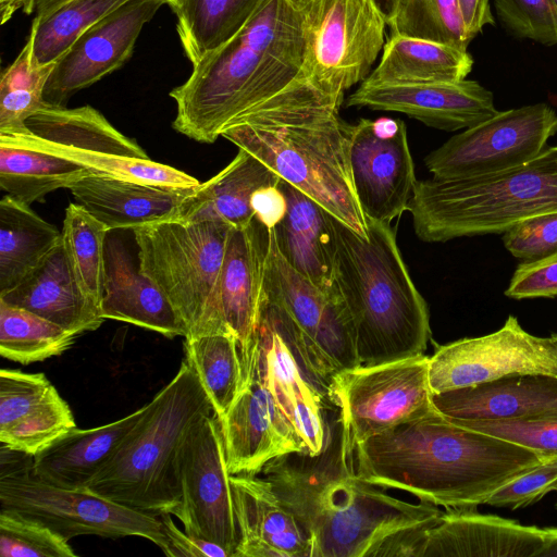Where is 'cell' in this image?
<instances>
[{
	"instance_id": "cell-1",
	"label": "cell",
	"mask_w": 557,
	"mask_h": 557,
	"mask_svg": "<svg viewBox=\"0 0 557 557\" xmlns=\"http://www.w3.org/2000/svg\"><path fill=\"white\" fill-rule=\"evenodd\" d=\"M354 450L335 409L318 455L281 456L260 474L304 529L310 557H417L442 510L393 497L362 480Z\"/></svg>"
},
{
	"instance_id": "cell-2",
	"label": "cell",
	"mask_w": 557,
	"mask_h": 557,
	"mask_svg": "<svg viewBox=\"0 0 557 557\" xmlns=\"http://www.w3.org/2000/svg\"><path fill=\"white\" fill-rule=\"evenodd\" d=\"M362 480L407 492L420 502L476 508L544 461L525 447L457 425L436 410L355 446Z\"/></svg>"
},
{
	"instance_id": "cell-3",
	"label": "cell",
	"mask_w": 557,
	"mask_h": 557,
	"mask_svg": "<svg viewBox=\"0 0 557 557\" xmlns=\"http://www.w3.org/2000/svg\"><path fill=\"white\" fill-rule=\"evenodd\" d=\"M344 96L325 92L302 74L233 120L221 133L335 219L367 236L349 164L351 125L339 116Z\"/></svg>"
},
{
	"instance_id": "cell-4",
	"label": "cell",
	"mask_w": 557,
	"mask_h": 557,
	"mask_svg": "<svg viewBox=\"0 0 557 557\" xmlns=\"http://www.w3.org/2000/svg\"><path fill=\"white\" fill-rule=\"evenodd\" d=\"M304 37L294 0H270L232 40L193 66L170 97L173 128L212 144L237 116L301 74Z\"/></svg>"
},
{
	"instance_id": "cell-5",
	"label": "cell",
	"mask_w": 557,
	"mask_h": 557,
	"mask_svg": "<svg viewBox=\"0 0 557 557\" xmlns=\"http://www.w3.org/2000/svg\"><path fill=\"white\" fill-rule=\"evenodd\" d=\"M336 285L351 321L360 366L424 355L430 313L391 224L367 219L363 237L334 218Z\"/></svg>"
},
{
	"instance_id": "cell-6",
	"label": "cell",
	"mask_w": 557,
	"mask_h": 557,
	"mask_svg": "<svg viewBox=\"0 0 557 557\" xmlns=\"http://www.w3.org/2000/svg\"><path fill=\"white\" fill-rule=\"evenodd\" d=\"M408 211L416 235L426 243L504 234L527 219L557 212V145L497 174L418 181Z\"/></svg>"
},
{
	"instance_id": "cell-7",
	"label": "cell",
	"mask_w": 557,
	"mask_h": 557,
	"mask_svg": "<svg viewBox=\"0 0 557 557\" xmlns=\"http://www.w3.org/2000/svg\"><path fill=\"white\" fill-rule=\"evenodd\" d=\"M211 412L196 371L183 360L172 380L150 400L136 433L86 488L150 515H173L181 502L175 469L178 445L190 425Z\"/></svg>"
},
{
	"instance_id": "cell-8",
	"label": "cell",
	"mask_w": 557,
	"mask_h": 557,
	"mask_svg": "<svg viewBox=\"0 0 557 557\" xmlns=\"http://www.w3.org/2000/svg\"><path fill=\"white\" fill-rule=\"evenodd\" d=\"M231 227L172 218L132 228L140 270L172 306L185 326V338L231 332L220 306Z\"/></svg>"
},
{
	"instance_id": "cell-9",
	"label": "cell",
	"mask_w": 557,
	"mask_h": 557,
	"mask_svg": "<svg viewBox=\"0 0 557 557\" xmlns=\"http://www.w3.org/2000/svg\"><path fill=\"white\" fill-rule=\"evenodd\" d=\"M335 373L290 314L264 290L245 384L255 377L270 392L312 456L322 450L330 411L336 409L330 395Z\"/></svg>"
},
{
	"instance_id": "cell-10",
	"label": "cell",
	"mask_w": 557,
	"mask_h": 557,
	"mask_svg": "<svg viewBox=\"0 0 557 557\" xmlns=\"http://www.w3.org/2000/svg\"><path fill=\"white\" fill-rule=\"evenodd\" d=\"M0 135L72 161L91 173L174 188L200 185L194 176L151 160L134 139L90 106L69 109L45 102L25 121L24 131Z\"/></svg>"
},
{
	"instance_id": "cell-11",
	"label": "cell",
	"mask_w": 557,
	"mask_h": 557,
	"mask_svg": "<svg viewBox=\"0 0 557 557\" xmlns=\"http://www.w3.org/2000/svg\"><path fill=\"white\" fill-rule=\"evenodd\" d=\"M33 456L1 445L0 508L47 524L70 541L78 535L139 536L162 552L168 542L158 516L99 496L87 488L50 484L33 471Z\"/></svg>"
},
{
	"instance_id": "cell-12",
	"label": "cell",
	"mask_w": 557,
	"mask_h": 557,
	"mask_svg": "<svg viewBox=\"0 0 557 557\" xmlns=\"http://www.w3.org/2000/svg\"><path fill=\"white\" fill-rule=\"evenodd\" d=\"M301 21V74L344 96L362 83L383 49L387 23L373 0H294Z\"/></svg>"
},
{
	"instance_id": "cell-13",
	"label": "cell",
	"mask_w": 557,
	"mask_h": 557,
	"mask_svg": "<svg viewBox=\"0 0 557 557\" xmlns=\"http://www.w3.org/2000/svg\"><path fill=\"white\" fill-rule=\"evenodd\" d=\"M429 357L358 366L336 372L330 395L355 446L435 409L428 379Z\"/></svg>"
},
{
	"instance_id": "cell-14",
	"label": "cell",
	"mask_w": 557,
	"mask_h": 557,
	"mask_svg": "<svg viewBox=\"0 0 557 557\" xmlns=\"http://www.w3.org/2000/svg\"><path fill=\"white\" fill-rule=\"evenodd\" d=\"M556 133L557 113L547 103L498 111L450 137L424 163L438 180L493 175L537 157Z\"/></svg>"
},
{
	"instance_id": "cell-15",
	"label": "cell",
	"mask_w": 557,
	"mask_h": 557,
	"mask_svg": "<svg viewBox=\"0 0 557 557\" xmlns=\"http://www.w3.org/2000/svg\"><path fill=\"white\" fill-rule=\"evenodd\" d=\"M175 469L181 502L173 515L186 533L220 545L233 557L238 529L221 422L214 411L187 430L176 451Z\"/></svg>"
},
{
	"instance_id": "cell-16",
	"label": "cell",
	"mask_w": 557,
	"mask_h": 557,
	"mask_svg": "<svg viewBox=\"0 0 557 557\" xmlns=\"http://www.w3.org/2000/svg\"><path fill=\"white\" fill-rule=\"evenodd\" d=\"M519 373L557 375V334L532 335L513 315L491 334L442 345L429 357L433 394Z\"/></svg>"
},
{
	"instance_id": "cell-17",
	"label": "cell",
	"mask_w": 557,
	"mask_h": 557,
	"mask_svg": "<svg viewBox=\"0 0 557 557\" xmlns=\"http://www.w3.org/2000/svg\"><path fill=\"white\" fill-rule=\"evenodd\" d=\"M349 164L366 219L389 224L408 210L418 181L401 120L360 119L352 124Z\"/></svg>"
},
{
	"instance_id": "cell-18",
	"label": "cell",
	"mask_w": 557,
	"mask_h": 557,
	"mask_svg": "<svg viewBox=\"0 0 557 557\" xmlns=\"http://www.w3.org/2000/svg\"><path fill=\"white\" fill-rule=\"evenodd\" d=\"M264 290L294 319L335 372L359 364L355 335L339 295H330L283 257L274 231L268 230Z\"/></svg>"
},
{
	"instance_id": "cell-19",
	"label": "cell",
	"mask_w": 557,
	"mask_h": 557,
	"mask_svg": "<svg viewBox=\"0 0 557 557\" xmlns=\"http://www.w3.org/2000/svg\"><path fill=\"white\" fill-rule=\"evenodd\" d=\"M163 0H128L90 26L54 64L46 84V103L65 107L69 98L121 67Z\"/></svg>"
},
{
	"instance_id": "cell-20",
	"label": "cell",
	"mask_w": 557,
	"mask_h": 557,
	"mask_svg": "<svg viewBox=\"0 0 557 557\" xmlns=\"http://www.w3.org/2000/svg\"><path fill=\"white\" fill-rule=\"evenodd\" d=\"M347 107L404 113L446 132L470 128L495 115L494 96L476 81L366 85L346 101Z\"/></svg>"
},
{
	"instance_id": "cell-21",
	"label": "cell",
	"mask_w": 557,
	"mask_h": 557,
	"mask_svg": "<svg viewBox=\"0 0 557 557\" xmlns=\"http://www.w3.org/2000/svg\"><path fill=\"white\" fill-rule=\"evenodd\" d=\"M231 474L259 475L271 460L306 451L270 392L250 377L220 420Z\"/></svg>"
},
{
	"instance_id": "cell-22",
	"label": "cell",
	"mask_w": 557,
	"mask_h": 557,
	"mask_svg": "<svg viewBox=\"0 0 557 557\" xmlns=\"http://www.w3.org/2000/svg\"><path fill=\"white\" fill-rule=\"evenodd\" d=\"M556 528L522 525L476 508L442 511L417 557H542Z\"/></svg>"
},
{
	"instance_id": "cell-23",
	"label": "cell",
	"mask_w": 557,
	"mask_h": 557,
	"mask_svg": "<svg viewBox=\"0 0 557 557\" xmlns=\"http://www.w3.org/2000/svg\"><path fill=\"white\" fill-rule=\"evenodd\" d=\"M267 253L268 230L256 218L247 226L231 227L220 280V306L226 327L238 341L244 385L264 295Z\"/></svg>"
},
{
	"instance_id": "cell-24",
	"label": "cell",
	"mask_w": 557,
	"mask_h": 557,
	"mask_svg": "<svg viewBox=\"0 0 557 557\" xmlns=\"http://www.w3.org/2000/svg\"><path fill=\"white\" fill-rule=\"evenodd\" d=\"M238 543L233 557H310V544L295 516L259 475L231 474Z\"/></svg>"
},
{
	"instance_id": "cell-25",
	"label": "cell",
	"mask_w": 557,
	"mask_h": 557,
	"mask_svg": "<svg viewBox=\"0 0 557 557\" xmlns=\"http://www.w3.org/2000/svg\"><path fill=\"white\" fill-rule=\"evenodd\" d=\"M101 315L131 323L168 338L186 336V330L172 306L145 275L124 240L110 231L106 242Z\"/></svg>"
},
{
	"instance_id": "cell-26",
	"label": "cell",
	"mask_w": 557,
	"mask_h": 557,
	"mask_svg": "<svg viewBox=\"0 0 557 557\" xmlns=\"http://www.w3.org/2000/svg\"><path fill=\"white\" fill-rule=\"evenodd\" d=\"M434 409L449 421L524 419L557 412V375L519 373L432 394Z\"/></svg>"
},
{
	"instance_id": "cell-27",
	"label": "cell",
	"mask_w": 557,
	"mask_h": 557,
	"mask_svg": "<svg viewBox=\"0 0 557 557\" xmlns=\"http://www.w3.org/2000/svg\"><path fill=\"white\" fill-rule=\"evenodd\" d=\"M0 300L28 310L76 336L97 330L104 319L78 285L62 238L17 285Z\"/></svg>"
},
{
	"instance_id": "cell-28",
	"label": "cell",
	"mask_w": 557,
	"mask_h": 557,
	"mask_svg": "<svg viewBox=\"0 0 557 557\" xmlns=\"http://www.w3.org/2000/svg\"><path fill=\"white\" fill-rule=\"evenodd\" d=\"M150 401L131 414L92 429L77 426L33 456V471L41 480L70 490H84L136 433Z\"/></svg>"
},
{
	"instance_id": "cell-29",
	"label": "cell",
	"mask_w": 557,
	"mask_h": 557,
	"mask_svg": "<svg viewBox=\"0 0 557 557\" xmlns=\"http://www.w3.org/2000/svg\"><path fill=\"white\" fill-rule=\"evenodd\" d=\"M278 187L287 199V212L273 228L278 250L323 292L339 295L334 216L289 183L281 180Z\"/></svg>"
},
{
	"instance_id": "cell-30",
	"label": "cell",
	"mask_w": 557,
	"mask_h": 557,
	"mask_svg": "<svg viewBox=\"0 0 557 557\" xmlns=\"http://www.w3.org/2000/svg\"><path fill=\"white\" fill-rule=\"evenodd\" d=\"M196 188L148 185L91 172L67 187L76 202L110 231L172 219Z\"/></svg>"
},
{
	"instance_id": "cell-31",
	"label": "cell",
	"mask_w": 557,
	"mask_h": 557,
	"mask_svg": "<svg viewBox=\"0 0 557 557\" xmlns=\"http://www.w3.org/2000/svg\"><path fill=\"white\" fill-rule=\"evenodd\" d=\"M281 178L259 159L239 149L236 157L185 198L174 219L185 221H215L232 227L251 223L253 193L268 185H277Z\"/></svg>"
},
{
	"instance_id": "cell-32",
	"label": "cell",
	"mask_w": 557,
	"mask_h": 557,
	"mask_svg": "<svg viewBox=\"0 0 557 557\" xmlns=\"http://www.w3.org/2000/svg\"><path fill=\"white\" fill-rule=\"evenodd\" d=\"M472 55L456 47L400 35H389L377 66L366 85L426 84L466 79Z\"/></svg>"
},
{
	"instance_id": "cell-33",
	"label": "cell",
	"mask_w": 557,
	"mask_h": 557,
	"mask_svg": "<svg viewBox=\"0 0 557 557\" xmlns=\"http://www.w3.org/2000/svg\"><path fill=\"white\" fill-rule=\"evenodd\" d=\"M61 238L62 232L30 206L3 196L0 201V294L17 285Z\"/></svg>"
},
{
	"instance_id": "cell-34",
	"label": "cell",
	"mask_w": 557,
	"mask_h": 557,
	"mask_svg": "<svg viewBox=\"0 0 557 557\" xmlns=\"http://www.w3.org/2000/svg\"><path fill=\"white\" fill-rule=\"evenodd\" d=\"M270 0H181L173 10L184 53L196 65L240 33Z\"/></svg>"
},
{
	"instance_id": "cell-35",
	"label": "cell",
	"mask_w": 557,
	"mask_h": 557,
	"mask_svg": "<svg viewBox=\"0 0 557 557\" xmlns=\"http://www.w3.org/2000/svg\"><path fill=\"white\" fill-rule=\"evenodd\" d=\"M89 173L66 159L0 135V187L28 206Z\"/></svg>"
},
{
	"instance_id": "cell-36",
	"label": "cell",
	"mask_w": 557,
	"mask_h": 557,
	"mask_svg": "<svg viewBox=\"0 0 557 557\" xmlns=\"http://www.w3.org/2000/svg\"><path fill=\"white\" fill-rule=\"evenodd\" d=\"M187 362L196 371L221 420L244 388V370L236 336L231 332L185 338Z\"/></svg>"
},
{
	"instance_id": "cell-37",
	"label": "cell",
	"mask_w": 557,
	"mask_h": 557,
	"mask_svg": "<svg viewBox=\"0 0 557 557\" xmlns=\"http://www.w3.org/2000/svg\"><path fill=\"white\" fill-rule=\"evenodd\" d=\"M128 0H71L44 17H34L32 65L55 64L96 22Z\"/></svg>"
},
{
	"instance_id": "cell-38",
	"label": "cell",
	"mask_w": 557,
	"mask_h": 557,
	"mask_svg": "<svg viewBox=\"0 0 557 557\" xmlns=\"http://www.w3.org/2000/svg\"><path fill=\"white\" fill-rule=\"evenodd\" d=\"M76 335L28 310L0 300V355L22 364L70 349Z\"/></svg>"
},
{
	"instance_id": "cell-39",
	"label": "cell",
	"mask_w": 557,
	"mask_h": 557,
	"mask_svg": "<svg viewBox=\"0 0 557 557\" xmlns=\"http://www.w3.org/2000/svg\"><path fill=\"white\" fill-rule=\"evenodd\" d=\"M61 232L62 242L79 287L100 309L104 281L106 242L110 230L76 202L67 206Z\"/></svg>"
},
{
	"instance_id": "cell-40",
	"label": "cell",
	"mask_w": 557,
	"mask_h": 557,
	"mask_svg": "<svg viewBox=\"0 0 557 557\" xmlns=\"http://www.w3.org/2000/svg\"><path fill=\"white\" fill-rule=\"evenodd\" d=\"M33 35L0 81V134L25 129V121L45 103L44 91L54 64L32 65Z\"/></svg>"
},
{
	"instance_id": "cell-41",
	"label": "cell",
	"mask_w": 557,
	"mask_h": 557,
	"mask_svg": "<svg viewBox=\"0 0 557 557\" xmlns=\"http://www.w3.org/2000/svg\"><path fill=\"white\" fill-rule=\"evenodd\" d=\"M389 35L436 41L468 51L457 0H398Z\"/></svg>"
},
{
	"instance_id": "cell-42",
	"label": "cell",
	"mask_w": 557,
	"mask_h": 557,
	"mask_svg": "<svg viewBox=\"0 0 557 557\" xmlns=\"http://www.w3.org/2000/svg\"><path fill=\"white\" fill-rule=\"evenodd\" d=\"M74 428L73 412L55 389L39 407L0 431V442L10 449L36 456Z\"/></svg>"
},
{
	"instance_id": "cell-43",
	"label": "cell",
	"mask_w": 557,
	"mask_h": 557,
	"mask_svg": "<svg viewBox=\"0 0 557 557\" xmlns=\"http://www.w3.org/2000/svg\"><path fill=\"white\" fill-rule=\"evenodd\" d=\"M1 557H75L69 541L41 521L0 508Z\"/></svg>"
},
{
	"instance_id": "cell-44",
	"label": "cell",
	"mask_w": 557,
	"mask_h": 557,
	"mask_svg": "<svg viewBox=\"0 0 557 557\" xmlns=\"http://www.w3.org/2000/svg\"><path fill=\"white\" fill-rule=\"evenodd\" d=\"M450 422L525 447L543 460L557 457V412L524 419Z\"/></svg>"
},
{
	"instance_id": "cell-45",
	"label": "cell",
	"mask_w": 557,
	"mask_h": 557,
	"mask_svg": "<svg viewBox=\"0 0 557 557\" xmlns=\"http://www.w3.org/2000/svg\"><path fill=\"white\" fill-rule=\"evenodd\" d=\"M55 389L44 373L2 369L0 371V431L10 428L39 407Z\"/></svg>"
},
{
	"instance_id": "cell-46",
	"label": "cell",
	"mask_w": 557,
	"mask_h": 557,
	"mask_svg": "<svg viewBox=\"0 0 557 557\" xmlns=\"http://www.w3.org/2000/svg\"><path fill=\"white\" fill-rule=\"evenodd\" d=\"M494 7L511 35L545 46L557 44L549 0H494Z\"/></svg>"
},
{
	"instance_id": "cell-47",
	"label": "cell",
	"mask_w": 557,
	"mask_h": 557,
	"mask_svg": "<svg viewBox=\"0 0 557 557\" xmlns=\"http://www.w3.org/2000/svg\"><path fill=\"white\" fill-rule=\"evenodd\" d=\"M505 248L522 262L545 258L557 251V212L527 219L503 234Z\"/></svg>"
},
{
	"instance_id": "cell-48",
	"label": "cell",
	"mask_w": 557,
	"mask_h": 557,
	"mask_svg": "<svg viewBox=\"0 0 557 557\" xmlns=\"http://www.w3.org/2000/svg\"><path fill=\"white\" fill-rule=\"evenodd\" d=\"M557 490V457L508 482L494 492L485 505L518 509L535 504L547 493Z\"/></svg>"
},
{
	"instance_id": "cell-49",
	"label": "cell",
	"mask_w": 557,
	"mask_h": 557,
	"mask_svg": "<svg viewBox=\"0 0 557 557\" xmlns=\"http://www.w3.org/2000/svg\"><path fill=\"white\" fill-rule=\"evenodd\" d=\"M505 296L516 300L557 297V251L539 260L521 262Z\"/></svg>"
},
{
	"instance_id": "cell-50",
	"label": "cell",
	"mask_w": 557,
	"mask_h": 557,
	"mask_svg": "<svg viewBox=\"0 0 557 557\" xmlns=\"http://www.w3.org/2000/svg\"><path fill=\"white\" fill-rule=\"evenodd\" d=\"M162 522L168 546L163 552L169 557H230V554L220 545L206 541L185 531H181L173 522L172 513L158 515Z\"/></svg>"
},
{
	"instance_id": "cell-51",
	"label": "cell",
	"mask_w": 557,
	"mask_h": 557,
	"mask_svg": "<svg viewBox=\"0 0 557 557\" xmlns=\"http://www.w3.org/2000/svg\"><path fill=\"white\" fill-rule=\"evenodd\" d=\"M255 218L267 228H274L287 212V199L277 185L257 189L251 197Z\"/></svg>"
},
{
	"instance_id": "cell-52",
	"label": "cell",
	"mask_w": 557,
	"mask_h": 557,
	"mask_svg": "<svg viewBox=\"0 0 557 557\" xmlns=\"http://www.w3.org/2000/svg\"><path fill=\"white\" fill-rule=\"evenodd\" d=\"M457 5L467 37L472 40L484 26L495 25L490 0H457Z\"/></svg>"
},
{
	"instance_id": "cell-53",
	"label": "cell",
	"mask_w": 557,
	"mask_h": 557,
	"mask_svg": "<svg viewBox=\"0 0 557 557\" xmlns=\"http://www.w3.org/2000/svg\"><path fill=\"white\" fill-rule=\"evenodd\" d=\"M34 0H0L1 24H5L15 12L23 10L29 14V9Z\"/></svg>"
},
{
	"instance_id": "cell-54",
	"label": "cell",
	"mask_w": 557,
	"mask_h": 557,
	"mask_svg": "<svg viewBox=\"0 0 557 557\" xmlns=\"http://www.w3.org/2000/svg\"><path fill=\"white\" fill-rule=\"evenodd\" d=\"M70 1L71 0H34L29 9V14L35 13L36 17H44Z\"/></svg>"
},
{
	"instance_id": "cell-55",
	"label": "cell",
	"mask_w": 557,
	"mask_h": 557,
	"mask_svg": "<svg viewBox=\"0 0 557 557\" xmlns=\"http://www.w3.org/2000/svg\"><path fill=\"white\" fill-rule=\"evenodd\" d=\"M376 8L385 18L386 23L388 24L392 17L394 16V13L396 11V7L398 3V0H373Z\"/></svg>"
},
{
	"instance_id": "cell-56",
	"label": "cell",
	"mask_w": 557,
	"mask_h": 557,
	"mask_svg": "<svg viewBox=\"0 0 557 557\" xmlns=\"http://www.w3.org/2000/svg\"><path fill=\"white\" fill-rule=\"evenodd\" d=\"M542 557H557V528L550 541L546 544Z\"/></svg>"
},
{
	"instance_id": "cell-57",
	"label": "cell",
	"mask_w": 557,
	"mask_h": 557,
	"mask_svg": "<svg viewBox=\"0 0 557 557\" xmlns=\"http://www.w3.org/2000/svg\"><path fill=\"white\" fill-rule=\"evenodd\" d=\"M549 3H550V8H552L554 24H555V30H556V35H557V0H549Z\"/></svg>"
},
{
	"instance_id": "cell-58",
	"label": "cell",
	"mask_w": 557,
	"mask_h": 557,
	"mask_svg": "<svg viewBox=\"0 0 557 557\" xmlns=\"http://www.w3.org/2000/svg\"><path fill=\"white\" fill-rule=\"evenodd\" d=\"M165 3H168L172 10H174L178 3L181 2V0H163Z\"/></svg>"
},
{
	"instance_id": "cell-59",
	"label": "cell",
	"mask_w": 557,
	"mask_h": 557,
	"mask_svg": "<svg viewBox=\"0 0 557 557\" xmlns=\"http://www.w3.org/2000/svg\"><path fill=\"white\" fill-rule=\"evenodd\" d=\"M556 492H557V490H556ZM556 506H557V502H556Z\"/></svg>"
}]
</instances>
